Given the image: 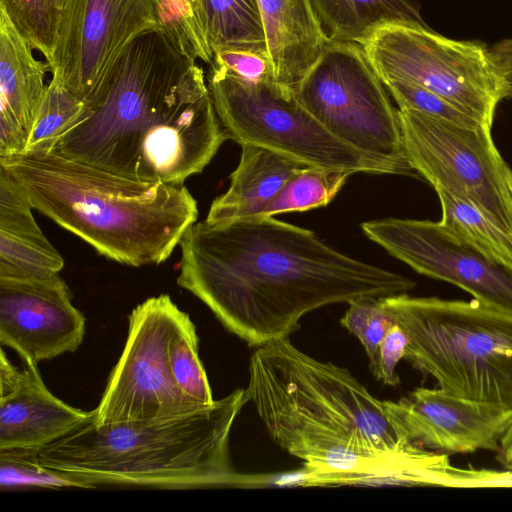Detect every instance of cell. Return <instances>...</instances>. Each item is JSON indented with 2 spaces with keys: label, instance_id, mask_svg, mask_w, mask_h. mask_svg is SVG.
<instances>
[{
  "label": "cell",
  "instance_id": "cell-25",
  "mask_svg": "<svg viewBox=\"0 0 512 512\" xmlns=\"http://www.w3.org/2000/svg\"><path fill=\"white\" fill-rule=\"evenodd\" d=\"M84 107L85 101L73 93L58 75H52L24 152L50 151L74 125Z\"/></svg>",
  "mask_w": 512,
  "mask_h": 512
},
{
  "label": "cell",
  "instance_id": "cell-24",
  "mask_svg": "<svg viewBox=\"0 0 512 512\" xmlns=\"http://www.w3.org/2000/svg\"><path fill=\"white\" fill-rule=\"evenodd\" d=\"M352 174L346 170L307 166L290 177L258 216L303 212L326 206Z\"/></svg>",
  "mask_w": 512,
  "mask_h": 512
},
{
  "label": "cell",
  "instance_id": "cell-12",
  "mask_svg": "<svg viewBox=\"0 0 512 512\" xmlns=\"http://www.w3.org/2000/svg\"><path fill=\"white\" fill-rule=\"evenodd\" d=\"M161 29L152 0H70L60 12L52 75L84 101L141 34Z\"/></svg>",
  "mask_w": 512,
  "mask_h": 512
},
{
  "label": "cell",
  "instance_id": "cell-28",
  "mask_svg": "<svg viewBox=\"0 0 512 512\" xmlns=\"http://www.w3.org/2000/svg\"><path fill=\"white\" fill-rule=\"evenodd\" d=\"M20 33L50 65L58 42L59 11L53 0H0Z\"/></svg>",
  "mask_w": 512,
  "mask_h": 512
},
{
  "label": "cell",
  "instance_id": "cell-33",
  "mask_svg": "<svg viewBox=\"0 0 512 512\" xmlns=\"http://www.w3.org/2000/svg\"><path fill=\"white\" fill-rule=\"evenodd\" d=\"M211 63L244 79H274L272 63L267 55L245 50H221L213 54Z\"/></svg>",
  "mask_w": 512,
  "mask_h": 512
},
{
  "label": "cell",
  "instance_id": "cell-21",
  "mask_svg": "<svg viewBox=\"0 0 512 512\" xmlns=\"http://www.w3.org/2000/svg\"><path fill=\"white\" fill-rule=\"evenodd\" d=\"M328 41L364 44L387 25L429 26L407 0H309Z\"/></svg>",
  "mask_w": 512,
  "mask_h": 512
},
{
  "label": "cell",
  "instance_id": "cell-23",
  "mask_svg": "<svg viewBox=\"0 0 512 512\" xmlns=\"http://www.w3.org/2000/svg\"><path fill=\"white\" fill-rule=\"evenodd\" d=\"M441 205L440 225L455 239L488 258L512 268V232L473 204L446 191L436 190Z\"/></svg>",
  "mask_w": 512,
  "mask_h": 512
},
{
  "label": "cell",
  "instance_id": "cell-3",
  "mask_svg": "<svg viewBox=\"0 0 512 512\" xmlns=\"http://www.w3.org/2000/svg\"><path fill=\"white\" fill-rule=\"evenodd\" d=\"M248 373L249 401L270 437L303 462L299 485L410 484L423 448L399 436L384 401L349 370L285 337L256 347Z\"/></svg>",
  "mask_w": 512,
  "mask_h": 512
},
{
  "label": "cell",
  "instance_id": "cell-18",
  "mask_svg": "<svg viewBox=\"0 0 512 512\" xmlns=\"http://www.w3.org/2000/svg\"><path fill=\"white\" fill-rule=\"evenodd\" d=\"M32 209L25 191L0 167V277L48 278L64 267Z\"/></svg>",
  "mask_w": 512,
  "mask_h": 512
},
{
  "label": "cell",
  "instance_id": "cell-8",
  "mask_svg": "<svg viewBox=\"0 0 512 512\" xmlns=\"http://www.w3.org/2000/svg\"><path fill=\"white\" fill-rule=\"evenodd\" d=\"M381 80L421 86L491 127L499 102L510 95L511 75L479 40H455L430 27L393 24L361 45Z\"/></svg>",
  "mask_w": 512,
  "mask_h": 512
},
{
  "label": "cell",
  "instance_id": "cell-34",
  "mask_svg": "<svg viewBox=\"0 0 512 512\" xmlns=\"http://www.w3.org/2000/svg\"><path fill=\"white\" fill-rule=\"evenodd\" d=\"M490 50L503 69L512 75V38L495 43Z\"/></svg>",
  "mask_w": 512,
  "mask_h": 512
},
{
  "label": "cell",
  "instance_id": "cell-15",
  "mask_svg": "<svg viewBox=\"0 0 512 512\" xmlns=\"http://www.w3.org/2000/svg\"><path fill=\"white\" fill-rule=\"evenodd\" d=\"M384 404L402 439L447 454L498 452L512 422V410L462 399L440 388L418 387Z\"/></svg>",
  "mask_w": 512,
  "mask_h": 512
},
{
  "label": "cell",
  "instance_id": "cell-31",
  "mask_svg": "<svg viewBox=\"0 0 512 512\" xmlns=\"http://www.w3.org/2000/svg\"><path fill=\"white\" fill-rule=\"evenodd\" d=\"M381 81L399 108L415 110L460 126L489 127L462 112L435 93L414 83L397 79Z\"/></svg>",
  "mask_w": 512,
  "mask_h": 512
},
{
  "label": "cell",
  "instance_id": "cell-22",
  "mask_svg": "<svg viewBox=\"0 0 512 512\" xmlns=\"http://www.w3.org/2000/svg\"><path fill=\"white\" fill-rule=\"evenodd\" d=\"M200 8L213 54L245 50L269 56L258 0H200Z\"/></svg>",
  "mask_w": 512,
  "mask_h": 512
},
{
  "label": "cell",
  "instance_id": "cell-13",
  "mask_svg": "<svg viewBox=\"0 0 512 512\" xmlns=\"http://www.w3.org/2000/svg\"><path fill=\"white\" fill-rule=\"evenodd\" d=\"M361 228L416 272L453 284L479 302L512 314V268L455 239L439 221L383 218L364 222Z\"/></svg>",
  "mask_w": 512,
  "mask_h": 512
},
{
  "label": "cell",
  "instance_id": "cell-10",
  "mask_svg": "<svg viewBox=\"0 0 512 512\" xmlns=\"http://www.w3.org/2000/svg\"><path fill=\"white\" fill-rule=\"evenodd\" d=\"M406 160L436 190L477 207L512 232V169L490 127H466L398 108Z\"/></svg>",
  "mask_w": 512,
  "mask_h": 512
},
{
  "label": "cell",
  "instance_id": "cell-20",
  "mask_svg": "<svg viewBox=\"0 0 512 512\" xmlns=\"http://www.w3.org/2000/svg\"><path fill=\"white\" fill-rule=\"evenodd\" d=\"M230 186L215 198L205 222L218 224L258 216L298 171L307 167L268 149L243 145Z\"/></svg>",
  "mask_w": 512,
  "mask_h": 512
},
{
  "label": "cell",
  "instance_id": "cell-35",
  "mask_svg": "<svg viewBox=\"0 0 512 512\" xmlns=\"http://www.w3.org/2000/svg\"><path fill=\"white\" fill-rule=\"evenodd\" d=\"M497 460L505 469L512 471V422L502 437Z\"/></svg>",
  "mask_w": 512,
  "mask_h": 512
},
{
  "label": "cell",
  "instance_id": "cell-2",
  "mask_svg": "<svg viewBox=\"0 0 512 512\" xmlns=\"http://www.w3.org/2000/svg\"><path fill=\"white\" fill-rule=\"evenodd\" d=\"M227 139L203 68L155 29L125 49L50 151L135 180L184 184Z\"/></svg>",
  "mask_w": 512,
  "mask_h": 512
},
{
  "label": "cell",
  "instance_id": "cell-7",
  "mask_svg": "<svg viewBox=\"0 0 512 512\" xmlns=\"http://www.w3.org/2000/svg\"><path fill=\"white\" fill-rule=\"evenodd\" d=\"M208 88L229 139L268 149L306 166L351 173L416 176L408 166L345 143L301 103L294 89L274 79L248 80L210 63Z\"/></svg>",
  "mask_w": 512,
  "mask_h": 512
},
{
  "label": "cell",
  "instance_id": "cell-29",
  "mask_svg": "<svg viewBox=\"0 0 512 512\" xmlns=\"http://www.w3.org/2000/svg\"><path fill=\"white\" fill-rule=\"evenodd\" d=\"M36 449L0 450V483L2 490L28 487L82 488L81 485L45 466L38 460Z\"/></svg>",
  "mask_w": 512,
  "mask_h": 512
},
{
  "label": "cell",
  "instance_id": "cell-27",
  "mask_svg": "<svg viewBox=\"0 0 512 512\" xmlns=\"http://www.w3.org/2000/svg\"><path fill=\"white\" fill-rule=\"evenodd\" d=\"M168 357L179 388L201 404H212L215 400L199 357L198 336L188 314L181 321L169 344Z\"/></svg>",
  "mask_w": 512,
  "mask_h": 512
},
{
  "label": "cell",
  "instance_id": "cell-26",
  "mask_svg": "<svg viewBox=\"0 0 512 512\" xmlns=\"http://www.w3.org/2000/svg\"><path fill=\"white\" fill-rule=\"evenodd\" d=\"M160 23L174 47L193 60L212 62L200 8V0H152Z\"/></svg>",
  "mask_w": 512,
  "mask_h": 512
},
{
  "label": "cell",
  "instance_id": "cell-5",
  "mask_svg": "<svg viewBox=\"0 0 512 512\" xmlns=\"http://www.w3.org/2000/svg\"><path fill=\"white\" fill-rule=\"evenodd\" d=\"M247 402L246 388H238L190 414L106 425L96 424L91 411L67 434L42 447L38 460L82 488L246 486V476L232 467L229 439Z\"/></svg>",
  "mask_w": 512,
  "mask_h": 512
},
{
  "label": "cell",
  "instance_id": "cell-19",
  "mask_svg": "<svg viewBox=\"0 0 512 512\" xmlns=\"http://www.w3.org/2000/svg\"><path fill=\"white\" fill-rule=\"evenodd\" d=\"M258 4L274 79L295 90L329 41L309 0H258Z\"/></svg>",
  "mask_w": 512,
  "mask_h": 512
},
{
  "label": "cell",
  "instance_id": "cell-17",
  "mask_svg": "<svg viewBox=\"0 0 512 512\" xmlns=\"http://www.w3.org/2000/svg\"><path fill=\"white\" fill-rule=\"evenodd\" d=\"M32 50L0 5V157L24 152L45 96L49 65Z\"/></svg>",
  "mask_w": 512,
  "mask_h": 512
},
{
  "label": "cell",
  "instance_id": "cell-4",
  "mask_svg": "<svg viewBox=\"0 0 512 512\" xmlns=\"http://www.w3.org/2000/svg\"><path fill=\"white\" fill-rule=\"evenodd\" d=\"M33 208L118 263L167 260L198 217L184 184L127 178L52 151L0 157Z\"/></svg>",
  "mask_w": 512,
  "mask_h": 512
},
{
  "label": "cell",
  "instance_id": "cell-14",
  "mask_svg": "<svg viewBox=\"0 0 512 512\" xmlns=\"http://www.w3.org/2000/svg\"><path fill=\"white\" fill-rule=\"evenodd\" d=\"M65 281L0 277V343L37 366L74 352L85 334V317L71 301Z\"/></svg>",
  "mask_w": 512,
  "mask_h": 512
},
{
  "label": "cell",
  "instance_id": "cell-32",
  "mask_svg": "<svg viewBox=\"0 0 512 512\" xmlns=\"http://www.w3.org/2000/svg\"><path fill=\"white\" fill-rule=\"evenodd\" d=\"M408 342L407 333L395 322L369 359V368L376 380L388 386L400 383L396 369L400 360L405 358Z\"/></svg>",
  "mask_w": 512,
  "mask_h": 512
},
{
  "label": "cell",
  "instance_id": "cell-6",
  "mask_svg": "<svg viewBox=\"0 0 512 512\" xmlns=\"http://www.w3.org/2000/svg\"><path fill=\"white\" fill-rule=\"evenodd\" d=\"M408 335L405 358L462 399L512 410V314L476 299L382 297Z\"/></svg>",
  "mask_w": 512,
  "mask_h": 512
},
{
  "label": "cell",
  "instance_id": "cell-11",
  "mask_svg": "<svg viewBox=\"0 0 512 512\" xmlns=\"http://www.w3.org/2000/svg\"><path fill=\"white\" fill-rule=\"evenodd\" d=\"M186 314L167 294L132 310L124 349L92 410L96 424L163 420L209 406L185 394L171 371L169 344Z\"/></svg>",
  "mask_w": 512,
  "mask_h": 512
},
{
  "label": "cell",
  "instance_id": "cell-36",
  "mask_svg": "<svg viewBox=\"0 0 512 512\" xmlns=\"http://www.w3.org/2000/svg\"><path fill=\"white\" fill-rule=\"evenodd\" d=\"M69 2L70 0H53L56 9L59 11V14L66 8Z\"/></svg>",
  "mask_w": 512,
  "mask_h": 512
},
{
  "label": "cell",
  "instance_id": "cell-9",
  "mask_svg": "<svg viewBox=\"0 0 512 512\" xmlns=\"http://www.w3.org/2000/svg\"><path fill=\"white\" fill-rule=\"evenodd\" d=\"M295 92L306 109L345 143L411 167L398 109L360 45L329 41Z\"/></svg>",
  "mask_w": 512,
  "mask_h": 512
},
{
  "label": "cell",
  "instance_id": "cell-16",
  "mask_svg": "<svg viewBox=\"0 0 512 512\" xmlns=\"http://www.w3.org/2000/svg\"><path fill=\"white\" fill-rule=\"evenodd\" d=\"M45 386L37 366L13 365L0 356V450H40L88 418Z\"/></svg>",
  "mask_w": 512,
  "mask_h": 512
},
{
  "label": "cell",
  "instance_id": "cell-37",
  "mask_svg": "<svg viewBox=\"0 0 512 512\" xmlns=\"http://www.w3.org/2000/svg\"><path fill=\"white\" fill-rule=\"evenodd\" d=\"M509 97H512V75H511V90H510V95Z\"/></svg>",
  "mask_w": 512,
  "mask_h": 512
},
{
  "label": "cell",
  "instance_id": "cell-30",
  "mask_svg": "<svg viewBox=\"0 0 512 512\" xmlns=\"http://www.w3.org/2000/svg\"><path fill=\"white\" fill-rule=\"evenodd\" d=\"M348 305L340 324L359 340L370 359L395 321L382 297H363Z\"/></svg>",
  "mask_w": 512,
  "mask_h": 512
},
{
  "label": "cell",
  "instance_id": "cell-1",
  "mask_svg": "<svg viewBox=\"0 0 512 512\" xmlns=\"http://www.w3.org/2000/svg\"><path fill=\"white\" fill-rule=\"evenodd\" d=\"M179 245L177 284L253 347L289 337L320 307L407 294L416 286L273 216L194 223Z\"/></svg>",
  "mask_w": 512,
  "mask_h": 512
}]
</instances>
